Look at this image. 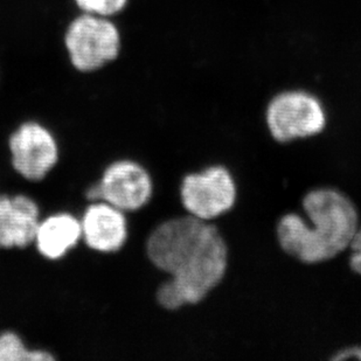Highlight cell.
<instances>
[{"instance_id":"obj_9","label":"cell","mask_w":361,"mask_h":361,"mask_svg":"<svg viewBox=\"0 0 361 361\" xmlns=\"http://www.w3.org/2000/svg\"><path fill=\"white\" fill-rule=\"evenodd\" d=\"M38 226L35 201L25 195L0 197V247H26L35 241Z\"/></svg>"},{"instance_id":"obj_11","label":"cell","mask_w":361,"mask_h":361,"mask_svg":"<svg viewBox=\"0 0 361 361\" xmlns=\"http://www.w3.org/2000/svg\"><path fill=\"white\" fill-rule=\"evenodd\" d=\"M53 357L42 351H28L18 336L11 332L0 336V361H48Z\"/></svg>"},{"instance_id":"obj_7","label":"cell","mask_w":361,"mask_h":361,"mask_svg":"<svg viewBox=\"0 0 361 361\" xmlns=\"http://www.w3.org/2000/svg\"><path fill=\"white\" fill-rule=\"evenodd\" d=\"M12 163L30 180H40L58 161V147L51 133L37 123H26L10 140Z\"/></svg>"},{"instance_id":"obj_14","label":"cell","mask_w":361,"mask_h":361,"mask_svg":"<svg viewBox=\"0 0 361 361\" xmlns=\"http://www.w3.org/2000/svg\"><path fill=\"white\" fill-rule=\"evenodd\" d=\"M352 359L361 361L360 346H348V348H341L331 357V360L334 361H346L352 360Z\"/></svg>"},{"instance_id":"obj_5","label":"cell","mask_w":361,"mask_h":361,"mask_svg":"<svg viewBox=\"0 0 361 361\" xmlns=\"http://www.w3.org/2000/svg\"><path fill=\"white\" fill-rule=\"evenodd\" d=\"M66 46L76 68L94 71L116 58L120 35L109 21L87 14L71 25Z\"/></svg>"},{"instance_id":"obj_4","label":"cell","mask_w":361,"mask_h":361,"mask_svg":"<svg viewBox=\"0 0 361 361\" xmlns=\"http://www.w3.org/2000/svg\"><path fill=\"white\" fill-rule=\"evenodd\" d=\"M266 122L271 138L277 143L288 144L323 133L326 114L316 96L293 90L281 92L270 101Z\"/></svg>"},{"instance_id":"obj_2","label":"cell","mask_w":361,"mask_h":361,"mask_svg":"<svg viewBox=\"0 0 361 361\" xmlns=\"http://www.w3.org/2000/svg\"><path fill=\"white\" fill-rule=\"evenodd\" d=\"M307 220L286 213L277 222L279 245L286 255L309 266L321 264L348 250L359 228V214L348 195L318 188L302 199Z\"/></svg>"},{"instance_id":"obj_6","label":"cell","mask_w":361,"mask_h":361,"mask_svg":"<svg viewBox=\"0 0 361 361\" xmlns=\"http://www.w3.org/2000/svg\"><path fill=\"white\" fill-rule=\"evenodd\" d=\"M152 180L143 166L133 161L113 164L106 169L102 180L92 186L87 197L102 200L120 211H137L150 200Z\"/></svg>"},{"instance_id":"obj_10","label":"cell","mask_w":361,"mask_h":361,"mask_svg":"<svg viewBox=\"0 0 361 361\" xmlns=\"http://www.w3.org/2000/svg\"><path fill=\"white\" fill-rule=\"evenodd\" d=\"M82 235L81 222L69 214L53 215L39 224L35 241L39 252L48 259H60L78 243Z\"/></svg>"},{"instance_id":"obj_1","label":"cell","mask_w":361,"mask_h":361,"mask_svg":"<svg viewBox=\"0 0 361 361\" xmlns=\"http://www.w3.org/2000/svg\"><path fill=\"white\" fill-rule=\"evenodd\" d=\"M147 252L151 262L170 276L157 291L158 303L166 310L201 303L228 270V245L220 229L190 214L158 226L149 236Z\"/></svg>"},{"instance_id":"obj_8","label":"cell","mask_w":361,"mask_h":361,"mask_svg":"<svg viewBox=\"0 0 361 361\" xmlns=\"http://www.w3.org/2000/svg\"><path fill=\"white\" fill-rule=\"evenodd\" d=\"M82 235L90 248L99 252H116L128 236L122 211L106 202L89 206L81 222Z\"/></svg>"},{"instance_id":"obj_12","label":"cell","mask_w":361,"mask_h":361,"mask_svg":"<svg viewBox=\"0 0 361 361\" xmlns=\"http://www.w3.org/2000/svg\"><path fill=\"white\" fill-rule=\"evenodd\" d=\"M76 4L88 13L110 16L120 12L126 6V0H76Z\"/></svg>"},{"instance_id":"obj_3","label":"cell","mask_w":361,"mask_h":361,"mask_svg":"<svg viewBox=\"0 0 361 361\" xmlns=\"http://www.w3.org/2000/svg\"><path fill=\"white\" fill-rule=\"evenodd\" d=\"M179 195L188 214L213 222L235 206L238 185L228 167L215 164L186 174L181 181Z\"/></svg>"},{"instance_id":"obj_13","label":"cell","mask_w":361,"mask_h":361,"mask_svg":"<svg viewBox=\"0 0 361 361\" xmlns=\"http://www.w3.org/2000/svg\"><path fill=\"white\" fill-rule=\"evenodd\" d=\"M351 255L348 257V264L352 271L358 274L361 276V227L359 226L358 231L355 233V238L350 245Z\"/></svg>"}]
</instances>
